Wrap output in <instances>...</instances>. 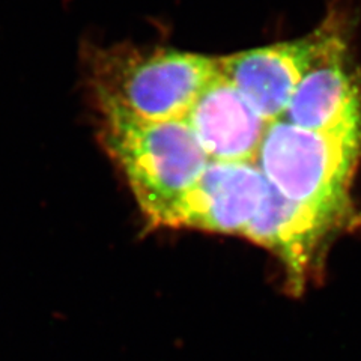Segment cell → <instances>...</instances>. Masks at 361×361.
<instances>
[{"instance_id": "obj_2", "label": "cell", "mask_w": 361, "mask_h": 361, "mask_svg": "<svg viewBox=\"0 0 361 361\" xmlns=\"http://www.w3.org/2000/svg\"><path fill=\"white\" fill-rule=\"evenodd\" d=\"M360 154L361 128L310 131L279 119L268 126L256 164L281 196L342 224Z\"/></svg>"}, {"instance_id": "obj_4", "label": "cell", "mask_w": 361, "mask_h": 361, "mask_svg": "<svg viewBox=\"0 0 361 361\" xmlns=\"http://www.w3.org/2000/svg\"><path fill=\"white\" fill-rule=\"evenodd\" d=\"M338 45L337 37L316 32L302 39L226 56L217 59V68L247 103L271 123L283 119L304 75Z\"/></svg>"}, {"instance_id": "obj_5", "label": "cell", "mask_w": 361, "mask_h": 361, "mask_svg": "<svg viewBox=\"0 0 361 361\" xmlns=\"http://www.w3.org/2000/svg\"><path fill=\"white\" fill-rule=\"evenodd\" d=\"M268 190L256 163L209 161L178 202L167 228L244 236Z\"/></svg>"}, {"instance_id": "obj_1", "label": "cell", "mask_w": 361, "mask_h": 361, "mask_svg": "<svg viewBox=\"0 0 361 361\" xmlns=\"http://www.w3.org/2000/svg\"><path fill=\"white\" fill-rule=\"evenodd\" d=\"M217 74V59L172 49L97 50L90 86L103 116L139 122L184 119Z\"/></svg>"}, {"instance_id": "obj_6", "label": "cell", "mask_w": 361, "mask_h": 361, "mask_svg": "<svg viewBox=\"0 0 361 361\" xmlns=\"http://www.w3.org/2000/svg\"><path fill=\"white\" fill-rule=\"evenodd\" d=\"M184 121L209 161L256 163L269 126L217 68Z\"/></svg>"}, {"instance_id": "obj_8", "label": "cell", "mask_w": 361, "mask_h": 361, "mask_svg": "<svg viewBox=\"0 0 361 361\" xmlns=\"http://www.w3.org/2000/svg\"><path fill=\"white\" fill-rule=\"evenodd\" d=\"M342 44L304 75L283 119L310 131L361 128V90L342 61Z\"/></svg>"}, {"instance_id": "obj_3", "label": "cell", "mask_w": 361, "mask_h": 361, "mask_svg": "<svg viewBox=\"0 0 361 361\" xmlns=\"http://www.w3.org/2000/svg\"><path fill=\"white\" fill-rule=\"evenodd\" d=\"M103 135L146 219L167 228L178 202L209 163L187 122L103 116Z\"/></svg>"}, {"instance_id": "obj_7", "label": "cell", "mask_w": 361, "mask_h": 361, "mask_svg": "<svg viewBox=\"0 0 361 361\" xmlns=\"http://www.w3.org/2000/svg\"><path fill=\"white\" fill-rule=\"evenodd\" d=\"M341 226L318 211L286 199L269 185L244 238L277 255L292 283L300 288L318 267L326 241Z\"/></svg>"}]
</instances>
